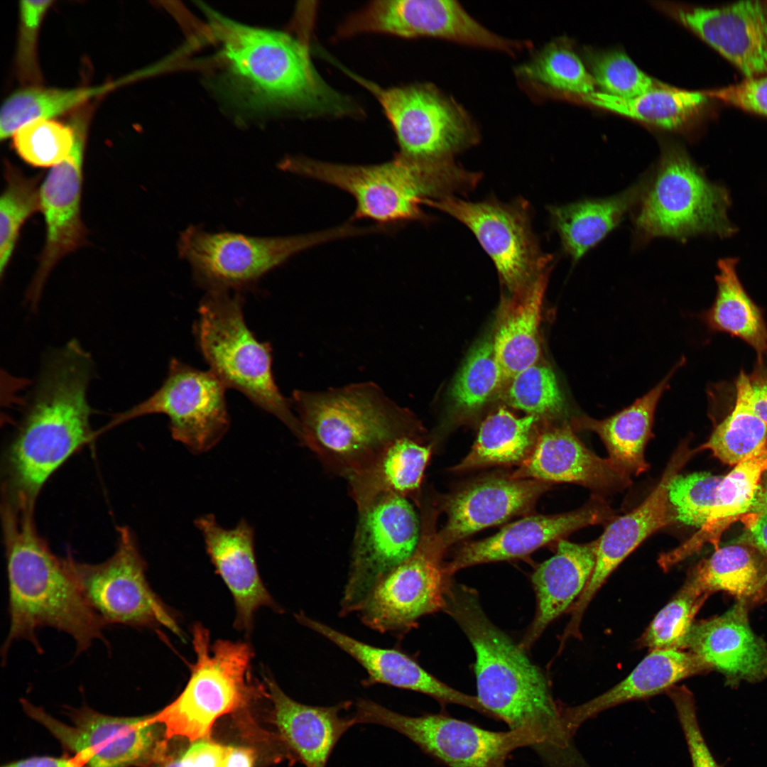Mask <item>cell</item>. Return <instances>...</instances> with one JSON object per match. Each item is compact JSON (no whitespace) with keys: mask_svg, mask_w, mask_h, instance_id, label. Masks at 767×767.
Segmentation results:
<instances>
[{"mask_svg":"<svg viewBox=\"0 0 767 767\" xmlns=\"http://www.w3.org/2000/svg\"><path fill=\"white\" fill-rule=\"evenodd\" d=\"M445 550L435 533L422 530L415 552L383 577L358 607L361 621L374 631L403 636L418 620L442 610L450 577L442 562Z\"/></svg>","mask_w":767,"mask_h":767,"instance_id":"cell-18","label":"cell"},{"mask_svg":"<svg viewBox=\"0 0 767 767\" xmlns=\"http://www.w3.org/2000/svg\"><path fill=\"white\" fill-rule=\"evenodd\" d=\"M668 694L686 741L692 767H721L702 734L692 692L680 687L670 689Z\"/></svg>","mask_w":767,"mask_h":767,"instance_id":"cell-52","label":"cell"},{"mask_svg":"<svg viewBox=\"0 0 767 767\" xmlns=\"http://www.w3.org/2000/svg\"><path fill=\"white\" fill-rule=\"evenodd\" d=\"M424 205L452 216L472 232L511 294L550 269L552 257L541 252L531 229L528 206L523 200L473 202L450 195L428 200Z\"/></svg>","mask_w":767,"mask_h":767,"instance_id":"cell-17","label":"cell"},{"mask_svg":"<svg viewBox=\"0 0 767 767\" xmlns=\"http://www.w3.org/2000/svg\"><path fill=\"white\" fill-rule=\"evenodd\" d=\"M766 470L767 446L737 464L723 477L707 523L681 545L661 554L658 560L660 566L664 569L670 567L707 542L717 545L724 531L749 511L761 476Z\"/></svg>","mask_w":767,"mask_h":767,"instance_id":"cell-35","label":"cell"},{"mask_svg":"<svg viewBox=\"0 0 767 767\" xmlns=\"http://www.w3.org/2000/svg\"><path fill=\"white\" fill-rule=\"evenodd\" d=\"M268 697L273 705V720L288 747L305 767H326L337 742L354 726L352 717L341 713L353 703L312 706L288 697L271 678H266Z\"/></svg>","mask_w":767,"mask_h":767,"instance_id":"cell-29","label":"cell"},{"mask_svg":"<svg viewBox=\"0 0 767 767\" xmlns=\"http://www.w3.org/2000/svg\"><path fill=\"white\" fill-rule=\"evenodd\" d=\"M6 185L0 200V274L10 261L20 229L36 212L40 210L39 177L25 176L6 165Z\"/></svg>","mask_w":767,"mask_h":767,"instance_id":"cell-45","label":"cell"},{"mask_svg":"<svg viewBox=\"0 0 767 767\" xmlns=\"http://www.w3.org/2000/svg\"><path fill=\"white\" fill-rule=\"evenodd\" d=\"M129 82L127 77L97 86L60 89L27 86L8 96L1 107L0 139L13 136L26 124L51 119L82 106L116 87Z\"/></svg>","mask_w":767,"mask_h":767,"instance_id":"cell-39","label":"cell"},{"mask_svg":"<svg viewBox=\"0 0 767 767\" xmlns=\"http://www.w3.org/2000/svg\"><path fill=\"white\" fill-rule=\"evenodd\" d=\"M550 483L511 477L486 478L459 490L445 503V526L435 533L443 550L485 528L528 511Z\"/></svg>","mask_w":767,"mask_h":767,"instance_id":"cell-26","label":"cell"},{"mask_svg":"<svg viewBox=\"0 0 767 767\" xmlns=\"http://www.w3.org/2000/svg\"><path fill=\"white\" fill-rule=\"evenodd\" d=\"M538 420L533 415L518 418L499 408L482 423L471 451L454 470L522 463L535 445L533 430Z\"/></svg>","mask_w":767,"mask_h":767,"instance_id":"cell-40","label":"cell"},{"mask_svg":"<svg viewBox=\"0 0 767 767\" xmlns=\"http://www.w3.org/2000/svg\"><path fill=\"white\" fill-rule=\"evenodd\" d=\"M15 499H6L3 511L10 617L1 651L4 660L13 642L19 639L31 642L41 653L36 631L43 627L72 636L77 654L96 639L106 641L107 625L84 598L66 560L55 555L38 534L33 503Z\"/></svg>","mask_w":767,"mask_h":767,"instance_id":"cell-2","label":"cell"},{"mask_svg":"<svg viewBox=\"0 0 767 767\" xmlns=\"http://www.w3.org/2000/svg\"><path fill=\"white\" fill-rule=\"evenodd\" d=\"M765 485H766V486H767V482H766V484H765Z\"/></svg>","mask_w":767,"mask_h":767,"instance_id":"cell-58","label":"cell"},{"mask_svg":"<svg viewBox=\"0 0 767 767\" xmlns=\"http://www.w3.org/2000/svg\"><path fill=\"white\" fill-rule=\"evenodd\" d=\"M192 636L197 658L187 685L154 713L168 741L175 736L191 741L208 738L219 717L246 707L263 693L251 681L253 652L248 643L218 640L211 644L209 631L200 624L193 626Z\"/></svg>","mask_w":767,"mask_h":767,"instance_id":"cell-8","label":"cell"},{"mask_svg":"<svg viewBox=\"0 0 767 767\" xmlns=\"http://www.w3.org/2000/svg\"><path fill=\"white\" fill-rule=\"evenodd\" d=\"M501 398L511 407L536 418L560 417L565 398L553 369L538 363L521 371L504 384Z\"/></svg>","mask_w":767,"mask_h":767,"instance_id":"cell-44","label":"cell"},{"mask_svg":"<svg viewBox=\"0 0 767 767\" xmlns=\"http://www.w3.org/2000/svg\"><path fill=\"white\" fill-rule=\"evenodd\" d=\"M226 388L210 370L202 371L173 358L160 388L116 415L108 427L146 415L165 414L173 437L192 452L203 453L214 447L229 427Z\"/></svg>","mask_w":767,"mask_h":767,"instance_id":"cell-15","label":"cell"},{"mask_svg":"<svg viewBox=\"0 0 767 767\" xmlns=\"http://www.w3.org/2000/svg\"><path fill=\"white\" fill-rule=\"evenodd\" d=\"M682 364V360L678 362L656 386L628 407L602 420L579 416L573 420L572 428L597 433L606 447L608 459L624 473L638 475L647 471L644 450L653 437L656 408Z\"/></svg>","mask_w":767,"mask_h":767,"instance_id":"cell-32","label":"cell"},{"mask_svg":"<svg viewBox=\"0 0 767 767\" xmlns=\"http://www.w3.org/2000/svg\"><path fill=\"white\" fill-rule=\"evenodd\" d=\"M303 626L319 633L354 658L366 671L364 686L383 684L431 697L442 706L458 705L491 717L477 696L459 692L437 679L413 658L396 648L377 647L357 640L308 616L295 614Z\"/></svg>","mask_w":767,"mask_h":767,"instance_id":"cell-24","label":"cell"},{"mask_svg":"<svg viewBox=\"0 0 767 767\" xmlns=\"http://www.w3.org/2000/svg\"><path fill=\"white\" fill-rule=\"evenodd\" d=\"M686 583L705 597L723 591L751 607L767 602V559L752 545L717 548L695 567Z\"/></svg>","mask_w":767,"mask_h":767,"instance_id":"cell-36","label":"cell"},{"mask_svg":"<svg viewBox=\"0 0 767 767\" xmlns=\"http://www.w3.org/2000/svg\"><path fill=\"white\" fill-rule=\"evenodd\" d=\"M597 540L577 544L561 539L557 552L535 570L531 581L536 595L535 617L519 646L529 648L547 626L580 596L596 562Z\"/></svg>","mask_w":767,"mask_h":767,"instance_id":"cell-30","label":"cell"},{"mask_svg":"<svg viewBox=\"0 0 767 767\" xmlns=\"http://www.w3.org/2000/svg\"><path fill=\"white\" fill-rule=\"evenodd\" d=\"M13 136V145L18 156L26 163L37 167L55 166L70 154L73 143V130L53 119H40L19 128Z\"/></svg>","mask_w":767,"mask_h":767,"instance_id":"cell-47","label":"cell"},{"mask_svg":"<svg viewBox=\"0 0 767 767\" xmlns=\"http://www.w3.org/2000/svg\"><path fill=\"white\" fill-rule=\"evenodd\" d=\"M206 11L212 33L221 43L233 95L251 107L310 116L362 114L355 103L320 77L308 46L300 40Z\"/></svg>","mask_w":767,"mask_h":767,"instance_id":"cell-4","label":"cell"},{"mask_svg":"<svg viewBox=\"0 0 767 767\" xmlns=\"http://www.w3.org/2000/svg\"><path fill=\"white\" fill-rule=\"evenodd\" d=\"M300 442L324 468L347 479L392 442L420 437L414 415L366 382L324 391H295L290 399Z\"/></svg>","mask_w":767,"mask_h":767,"instance_id":"cell-5","label":"cell"},{"mask_svg":"<svg viewBox=\"0 0 767 767\" xmlns=\"http://www.w3.org/2000/svg\"><path fill=\"white\" fill-rule=\"evenodd\" d=\"M382 33L403 38L433 37L509 54L528 43L505 38L491 31L456 1L379 0L352 13L339 26L337 36Z\"/></svg>","mask_w":767,"mask_h":767,"instance_id":"cell-19","label":"cell"},{"mask_svg":"<svg viewBox=\"0 0 767 767\" xmlns=\"http://www.w3.org/2000/svg\"><path fill=\"white\" fill-rule=\"evenodd\" d=\"M342 70L381 104L396 134L398 155L419 162L442 161L477 142L478 131L469 115L435 86L384 88Z\"/></svg>","mask_w":767,"mask_h":767,"instance_id":"cell-11","label":"cell"},{"mask_svg":"<svg viewBox=\"0 0 767 767\" xmlns=\"http://www.w3.org/2000/svg\"><path fill=\"white\" fill-rule=\"evenodd\" d=\"M704 93L707 97L717 99L746 111L767 116V74L746 78L736 85Z\"/></svg>","mask_w":767,"mask_h":767,"instance_id":"cell-53","label":"cell"},{"mask_svg":"<svg viewBox=\"0 0 767 767\" xmlns=\"http://www.w3.org/2000/svg\"><path fill=\"white\" fill-rule=\"evenodd\" d=\"M705 598L685 583L654 617L644 634L643 643L652 651L686 648L694 616Z\"/></svg>","mask_w":767,"mask_h":767,"instance_id":"cell-48","label":"cell"},{"mask_svg":"<svg viewBox=\"0 0 767 767\" xmlns=\"http://www.w3.org/2000/svg\"><path fill=\"white\" fill-rule=\"evenodd\" d=\"M349 568L340 602L342 616L356 613L372 587L408 560L422 528L411 501L390 495L357 511Z\"/></svg>","mask_w":767,"mask_h":767,"instance_id":"cell-16","label":"cell"},{"mask_svg":"<svg viewBox=\"0 0 767 767\" xmlns=\"http://www.w3.org/2000/svg\"><path fill=\"white\" fill-rule=\"evenodd\" d=\"M240 292L207 291L200 303L195 335L212 371L227 388L281 420L298 439V419L290 400L279 391L272 371V349L248 327Z\"/></svg>","mask_w":767,"mask_h":767,"instance_id":"cell-7","label":"cell"},{"mask_svg":"<svg viewBox=\"0 0 767 767\" xmlns=\"http://www.w3.org/2000/svg\"><path fill=\"white\" fill-rule=\"evenodd\" d=\"M354 724H372L405 736L425 754L447 767H506L511 754L537 745L528 729L494 731L445 714H402L371 700L359 699Z\"/></svg>","mask_w":767,"mask_h":767,"instance_id":"cell-13","label":"cell"},{"mask_svg":"<svg viewBox=\"0 0 767 767\" xmlns=\"http://www.w3.org/2000/svg\"><path fill=\"white\" fill-rule=\"evenodd\" d=\"M511 477L578 484L602 492L619 491L631 483L630 476L609 459L587 448L565 423L540 433L531 453Z\"/></svg>","mask_w":767,"mask_h":767,"instance_id":"cell-27","label":"cell"},{"mask_svg":"<svg viewBox=\"0 0 767 767\" xmlns=\"http://www.w3.org/2000/svg\"><path fill=\"white\" fill-rule=\"evenodd\" d=\"M280 166L350 194L356 202L351 221L367 219L389 227L427 221L421 208L426 200L466 191L469 185L468 172L452 160L419 162L398 153L387 162L373 165L335 163L300 156L285 159Z\"/></svg>","mask_w":767,"mask_h":767,"instance_id":"cell-6","label":"cell"},{"mask_svg":"<svg viewBox=\"0 0 767 767\" xmlns=\"http://www.w3.org/2000/svg\"><path fill=\"white\" fill-rule=\"evenodd\" d=\"M741 520L749 529L751 545L767 559V486L760 485L749 511Z\"/></svg>","mask_w":767,"mask_h":767,"instance_id":"cell-54","label":"cell"},{"mask_svg":"<svg viewBox=\"0 0 767 767\" xmlns=\"http://www.w3.org/2000/svg\"><path fill=\"white\" fill-rule=\"evenodd\" d=\"M590 73L605 94L632 98L660 87L624 52L609 50L589 55Z\"/></svg>","mask_w":767,"mask_h":767,"instance_id":"cell-49","label":"cell"},{"mask_svg":"<svg viewBox=\"0 0 767 767\" xmlns=\"http://www.w3.org/2000/svg\"><path fill=\"white\" fill-rule=\"evenodd\" d=\"M158 767H186L183 763L180 756L172 757L168 756L167 758Z\"/></svg>","mask_w":767,"mask_h":767,"instance_id":"cell-57","label":"cell"},{"mask_svg":"<svg viewBox=\"0 0 767 767\" xmlns=\"http://www.w3.org/2000/svg\"><path fill=\"white\" fill-rule=\"evenodd\" d=\"M709 669L692 653L653 650L624 680L606 692L583 704L564 707L567 728L575 736L582 724L606 709L669 690L678 682Z\"/></svg>","mask_w":767,"mask_h":767,"instance_id":"cell-31","label":"cell"},{"mask_svg":"<svg viewBox=\"0 0 767 767\" xmlns=\"http://www.w3.org/2000/svg\"><path fill=\"white\" fill-rule=\"evenodd\" d=\"M1 767H89L76 757L32 756Z\"/></svg>","mask_w":767,"mask_h":767,"instance_id":"cell-55","label":"cell"},{"mask_svg":"<svg viewBox=\"0 0 767 767\" xmlns=\"http://www.w3.org/2000/svg\"><path fill=\"white\" fill-rule=\"evenodd\" d=\"M430 455L431 447L418 437H402L387 445L347 479L357 511L386 496L415 498Z\"/></svg>","mask_w":767,"mask_h":767,"instance_id":"cell-34","label":"cell"},{"mask_svg":"<svg viewBox=\"0 0 767 767\" xmlns=\"http://www.w3.org/2000/svg\"><path fill=\"white\" fill-rule=\"evenodd\" d=\"M635 219L637 238H685L699 233L733 232L723 187L708 181L681 148H664L658 170L648 182Z\"/></svg>","mask_w":767,"mask_h":767,"instance_id":"cell-10","label":"cell"},{"mask_svg":"<svg viewBox=\"0 0 767 767\" xmlns=\"http://www.w3.org/2000/svg\"><path fill=\"white\" fill-rule=\"evenodd\" d=\"M90 355L72 339L46 354L8 454L11 484L33 502L48 478L94 435L87 394Z\"/></svg>","mask_w":767,"mask_h":767,"instance_id":"cell-3","label":"cell"},{"mask_svg":"<svg viewBox=\"0 0 767 767\" xmlns=\"http://www.w3.org/2000/svg\"><path fill=\"white\" fill-rule=\"evenodd\" d=\"M577 98L635 120L678 130L698 114L708 97L704 92H690L663 85L632 98L616 97L597 91Z\"/></svg>","mask_w":767,"mask_h":767,"instance_id":"cell-38","label":"cell"},{"mask_svg":"<svg viewBox=\"0 0 767 767\" xmlns=\"http://www.w3.org/2000/svg\"><path fill=\"white\" fill-rule=\"evenodd\" d=\"M736 264L734 259L719 261L717 298L707 319L714 329L729 332L749 343L761 361L767 354V329L760 311L737 277Z\"/></svg>","mask_w":767,"mask_h":767,"instance_id":"cell-41","label":"cell"},{"mask_svg":"<svg viewBox=\"0 0 767 767\" xmlns=\"http://www.w3.org/2000/svg\"><path fill=\"white\" fill-rule=\"evenodd\" d=\"M550 271L501 302L492 342L505 383L540 361V315Z\"/></svg>","mask_w":767,"mask_h":767,"instance_id":"cell-33","label":"cell"},{"mask_svg":"<svg viewBox=\"0 0 767 767\" xmlns=\"http://www.w3.org/2000/svg\"><path fill=\"white\" fill-rule=\"evenodd\" d=\"M614 518V511L597 496L570 512L528 516L506 526L492 536L462 546L445 564V572L450 577L474 565L523 557L576 530Z\"/></svg>","mask_w":767,"mask_h":767,"instance_id":"cell-23","label":"cell"},{"mask_svg":"<svg viewBox=\"0 0 767 767\" xmlns=\"http://www.w3.org/2000/svg\"><path fill=\"white\" fill-rule=\"evenodd\" d=\"M687 28L735 65L746 78L767 74V2L739 1L672 10Z\"/></svg>","mask_w":767,"mask_h":767,"instance_id":"cell-22","label":"cell"},{"mask_svg":"<svg viewBox=\"0 0 767 767\" xmlns=\"http://www.w3.org/2000/svg\"><path fill=\"white\" fill-rule=\"evenodd\" d=\"M65 560L84 598L107 626L164 627L181 637L175 618L146 580V562L128 528L119 529L116 549L106 561L93 565L70 556Z\"/></svg>","mask_w":767,"mask_h":767,"instance_id":"cell-14","label":"cell"},{"mask_svg":"<svg viewBox=\"0 0 767 767\" xmlns=\"http://www.w3.org/2000/svg\"><path fill=\"white\" fill-rule=\"evenodd\" d=\"M459 626L475 653L477 698L491 717L511 730L528 729L536 737L534 751L555 761L574 748L564 707L554 700L546 678L484 613L474 589L450 580L442 609Z\"/></svg>","mask_w":767,"mask_h":767,"instance_id":"cell-1","label":"cell"},{"mask_svg":"<svg viewBox=\"0 0 767 767\" xmlns=\"http://www.w3.org/2000/svg\"><path fill=\"white\" fill-rule=\"evenodd\" d=\"M749 608L737 600L722 615L693 624L687 641L686 648L731 687L767 677V644L750 626Z\"/></svg>","mask_w":767,"mask_h":767,"instance_id":"cell-25","label":"cell"},{"mask_svg":"<svg viewBox=\"0 0 767 767\" xmlns=\"http://www.w3.org/2000/svg\"><path fill=\"white\" fill-rule=\"evenodd\" d=\"M692 453L686 444H680L659 482L645 501L631 512L615 517L597 539L594 570L573 608L567 626L570 631H579L582 614L589 603L616 567L650 535L676 521L668 499L669 486Z\"/></svg>","mask_w":767,"mask_h":767,"instance_id":"cell-21","label":"cell"},{"mask_svg":"<svg viewBox=\"0 0 767 767\" xmlns=\"http://www.w3.org/2000/svg\"><path fill=\"white\" fill-rule=\"evenodd\" d=\"M53 1H21L16 54L18 80L27 86L40 85L42 75L38 59V39L43 20Z\"/></svg>","mask_w":767,"mask_h":767,"instance_id":"cell-51","label":"cell"},{"mask_svg":"<svg viewBox=\"0 0 767 767\" xmlns=\"http://www.w3.org/2000/svg\"><path fill=\"white\" fill-rule=\"evenodd\" d=\"M645 180L611 197L584 200L548 210L564 250L575 261L602 240L639 202Z\"/></svg>","mask_w":767,"mask_h":767,"instance_id":"cell-37","label":"cell"},{"mask_svg":"<svg viewBox=\"0 0 767 767\" xmlns=\"http://www.w3.org/2000/svg\"><path fill=\"white\" fill-rule=\"evenodd\" d=\"M367 234L350 222L310 234L259 237L234 232H210L186 228L178 241L179 256L187 261L196 284L210 290H241L306 249L337 239Z\"/></svg>","mask_w":767,"mask_h":767,"instance_id":"cell-9","label":"cell"},{"mask_svg":"<svg viewBox=\"0 0 767 767\" xmlns=\"http://www.w3.org/2000/svg\"><path fill=\"white\" fill-rule=\"evenodd\" d=\"M722 478L709 472L678 474L668 489L676 521L701 528L710 516Z\"/></svg>","mask_w":767,"mask_h":767,"instance_id":"cell-50","label":"cell"},{"mask_svg":"<svg viewBox=\"0 0 767 767\" xmlns=\"http://www.w3.org/2000/svg\"><path fill=\"white\" fill-rule=\"evenodd\" d=\"M24 712L89 767H158L168 756L165 728L154 714L116 717L87 706L71 709L65 724L21 700Z\"/></svg>","mask_w":767,"mask_h":767,"instance_id":"cell-12","label":"cell"},{"mask_svg":"<svg viewBox=\"0 0 767 767\" xmlns=\"http://www.w3.org/2000/svg\"><path fill=\"white\" fill-rule=\"evenodd\" d=\"M751 399L756 413L767 424V382L753 386Z\"/></svg>","mask_w":767,"mask_h":767,"instance_id":"cell-56","label":"cell"},{"mask_svg":"<svg viewBox=\"0 0 767 767\" xmlns=\"http://www.w3.org/2000/svg\"><path fill=\"white\" fill-rule=\"evenodd\" d=\"M736 387V398L732 412L701 446V449L710 450L719 460L730 465H736L767 446V424L754 409L753 385L744 372H741Z\"/></svg>","mask_w":767,"mask_h":767,"instance_id":"cell-43","label":"cell"},{"mask_svg":"<svg viewBox=\"0 0 767 767\" xmlns=\"http://www.w3.org/2000/svg\"><path fill=\"white\" fill-rule=\"evenodd\" d=\"M90 109H82L70 119L74 143L69 156L53 166L40 186V211L46 226L45 243L39 266L27 298L37 307L47 278L65 256L85 242L86 230L81 219L82 167Z\"/></svg>","mask_w":767,"mask_h":767,"instance_id":"cell-20","label":"cell"},{"mask_svg":"<svg viewBox=\"0 0 767 767\" xmlns=\"http://www.w3.org/2000/svg\"><path fill=\"white\" fill-rule=\"evenodd\" d=\"M516 75L535 92H561L575 97L595 92L590 72L565 40H555L516 69Z\"/></svg>","mask_w":767,"mask_h":767,"instance_id":"cell-42","label":"cell"},{"mask_svg":"<svg viewBox=\"0 0 767 767\" xmlns=\"http://www.w3.org/2000/svg\"><path fill=\"white\" fill-rule=\"evenodd\" d=\"M195 525L217 572L234 598L235 626L249 631L257 609L261 606L278 608L259 575L253 528L244 519L235 527L225 528L212 514L199 517Z\"/></svg>","mask_w":767,"mask_h":767,"instance_id":"cell-28","label":"cell"},{"mask_svg":"<svg viewBox=\"0 0 767 767\" xmlns=\"http://www.w3.org/2000/svg\"><path fill=\"white\" fill-rule=\"evenodd\" d=\"M491 339L480 342L467 356L451 388L455 406L472 412L484 405L504 384Z\"/></svg>","mask_w":767,"mask_h":767,"instance_id":"cell-46","label":"cell"}]
</instances>
